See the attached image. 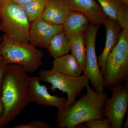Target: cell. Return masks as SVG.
<instances>
[{"mask_svg":"<svg viewBox=\"0 0 128 128\" xmlns=\"http://www.w3.org/2000/svg\"><path fill=\"white\" fill-rule=\"evenodd\" d=\"M29 78L20 65L9 64L5 70L2 84L1 99L4 105L0 118V128L6 127L31 102Z\"/></svg>","mask_w":128,"mask_h":128,"instance_id":"cell-1","label":"cell"},{"mask_svg":"<svg viewBox=\"0 0 128 128\" xmlns=\"http://www.w3.org/2000/svg\"><path fill=\"white\" fill-rule=\"evenodd\" d=\"M86 92L73 104L58 110L56 126L60 128H75L80 124L92 120H103L104 110L106 94L95 90L90 85L86 87Z\"/></svg>","mask_w":128,"mask_h":128,"instance_id":"cell-2","label":"cell"},{"mask_svg":"<svg viewBox=\"0 0 128 128\" xmlns=\"http://www.w3.org/2000/svg\"><path fill=\"white\" fill-rule=\"evenodd\" d=\"M0 42V55L8 64L20 65L27 73H32L42 65L44 54L28 42L14 41L2 34Z\"/></svg>","mask_w":128,"mask_h":128,"instance_id":"cell-3","label":"cell"},{"mask_svg":"<svg viewBox=\"0 0 128 128\" xmlns=\"http://www.w3.org/2000/svg\"><path fill=\"white\" fill-rule=\"evenodd\" d=\"M30 22L20 5L11 0H0V31L14 41L29 42Z\"/></svg>","mask_w":128,"mask_h":128,"instance_id":"cell-4","label":"cell"},{"mask_svg":"<svg viewBox=\"0 0 128 128\" xmlns=\"http://www.w3.org/2000/svg\"><path fill=\"white\" fill-rule=\"evenodd\" d=\"M105 72V88L128 82V27L122 29L118 42L108 56Z\"/></svg>","mask_w":128,"mask_h":128,"instance_id":"cell-5","label":"cell"},{"mask_svg":"<svg viewBox=\"0 0 128 128\" xmlns=\"http://www.w3.org/2000/svg\"><path fill=\"white\" fill-rule=\"evenodd\" d=\"M38 76L41 81L51 84L50 89L52 91L58 89L66 93L67 98L65 107L74 103L84 88L89 84V79L84 75L71 76L58 73L52 69L41 70Z\"/></svg>","mask_w":128,"mask_h":128,"instance_id":"cell-6","label":"cell"},{"mask_svg":"<svg viewBox=\"0 0 128 128\" xmlns=\"http://www.w3.org/2000/svg\"><path fill=\"white\" fill-rule=\"evenodd\" d=\"M110 98H107L104 106L105 118L110 122L112 128H122L128 108V82L118 83L110 88Z\"/></svg>","mask_w":128,"mask_h":128,"instance_id":"cell-7","label":"cell"},{"mask_svg":"<svg viewBox=\"0 0 128 128\" xmlns=\"http://www.w3.org/2000/svg\"><path fill=\"white\" fill-rule=\"evenodd\" d=\"M100 26L90 23L84 33L86 60L83 73L89 79L94 90L102 92H104L105 89L104 79L98 67L96 49V36Z\"/></svg>","mask_w":128,"mask_h":128,"instance_id":"cell-8","label":"cell"},{"mask_svg":"<svg viewBox=\"0 0 128 128\" xmlns=\"http://www.w3.org/2000/svg\"><path fill=\"white\" fill-rule=\"evenodd\" d=\"M40 81L39 76L29 78L28 92L31 102L44 106L55 107L59 111L62 110L66 105V98L51 95L45 85L41 84Z\"/></svg>","mask_w":128,"mask_h":128,"instance_id":"cell-9","label":"cell"},{"mask_svg":"<svg viewBox=\"0 0 128 128\" xmlns=\"http://www.w3.org/2000/svg\"><path fill=\"white\" fill-rule=\"evenodd\" d=\"M62 31V25L50 24L41 18L33 22L30 25L29 42L35 47L47 48L53 37Z\"/></svg>","mask_w":128,"mask_h":128,"instance_id":"cell-10","label":"cell"},{"mask_svg":"<svg viewBox=\"0 0 128 128\" xmlns=\"http://www.w3.org/2000/svg\"><path fill=\"white\" fill-rule=\"evenodd\" d=\"M72 11L82 12L89 18L90 23L96 25L104 24L108 18L96 0H64Z\"/></svg>","mask_w":128,"mask_h":128,"instance_id":"cell-11","label":"cell"},{"mask_svg":"<svg viewBox=\"0 0 128 128\" xmlns=\"http://www.w3.org/2000/svg\"><path fill=\"white\" fill-rule=\"evenodd\" d=\"M104 25H105L106 31L105 46L102 52L98 58L97 60L98 67L104 79L105 64L107 58L118 42L122 28L116 21L110 18H108Z\"/></svg>","mask_w":128,"mask_h":128,"instance_id":"cell-12","label":"cell"},{"mask_svg":"<svg viewBox=\"0 0 128 128\" xmlns=\"http://www.w3.org/2000/svg\"><path fill=\"white\" fill-rule=\"evenodd\" d=\"M72 11L64 0H48L41 18L50 24L62 25Z\"/></svg>","mask_w":128,"mask_h":128,"instance_id":"cell-13","label":"cell"},{"mask_svg":"<svg viewBox=\"0 0 128 128\" xmlns=\"http://www.w3.org/2000/svg\"><path fill=\"white\" fill-rule=\"evenodd\" d=\"M108 18L116 21L122 29L128 27L127 5L121 0H96Z\"/></svg>","mask_w":128,"mask_h":128,"instance_id":"cell-14","label":"cell"},{"mask_svg":"<svg viewBox=\"0 0 128 128\" xmlns=\"http://www.w3.org/2000/svg\"><path fill=\"white\" fill-rule=\"evenodd\" d=\"M53 64L52 70L66 75L79 76L83 73L77 60L71 54H68L55 58Z\"/></svg>","mask_w":128,"mask_h":128,"instance_id":"cell-15","label":"cell"},{"mask_svg":"<svg viewBox=\"0 0 128 128\" xmlns=\"http://www.w3.org/2000/svg\"><path fill=\"white\" fill-rule=\"evenodd\" d=\"M86 14L76 11H72L63 25V31L67 34L74 32L85 33L90 24Z\"/></svg>","mask_w":128,"mask_h":128,"instance_id":"cell-16","label":"cell"},{"mask_svg":"<svg viewBox=\"0 0 128 128\" xmlns=\"http://www.w3.org/2000/svg\"><path fill=\"white\" fill-rule=\"evenodd\" d=\"M67 34L70 39L71 54L75 58L83 72L86 60L85 34L74 32Z\"/></svg>","mask_w":128,"mask_h":128,"instance_id":"cell-17","label":"cell"},{"mask_svg":"<svg viewBox=\"0 0 128 128\" xmlns=\"http://www.w3.org/2000/svg\"><path fill=\"white\" fill-rule=\"evenodd\" d=\"M70 48L68 34L62 31L53 37L47 48L50 56L55 58L68 54Z\"/></svg>","mask_w":128,"mask_h":128,"instance_id":"cell-18","label":"cell"},{"mask_svg":"<svg viewBox=\"0 0 128 128\" xmlns=\"http://www.w3.org/2000/svg\"><path fill=\"white\" fill-rule=\"evenodd\" d=\"M48 0H33L31 2L20 5L23 8L30 22L41 18Z\"/></svg>","mask_w":128,"mask_h":128,"instance_id":"cell-19","label":"cell"},{"mask_svg":"<svg viewBox=\"0 0 128 128\" xmlns=\"http://www.w3.org/2000/svg\"><path fill=\"white\" fill-rule=\"evenodd\" d=\"M84 124L89 128H112L110 122L105 118L103 120H89L84 122Z\"/></svg>","mask_w":128,"mask_h":128,"instance_id":"cell-20","label":"cell"},{"mask_svg":"<svg viewBox=\"0 0 128 128\" xmlns=\"http://www.w3.org/2000/svg\"><path fill=\"white\" fill-rule=\"evenodd\" d=\"M51 127L46 122L40 120H34L27 124H19L12 128H51Z\"/></svg>","mask_w":128,"mask_h":128,"instance_id":"cell-21","label":"cell"},{"mask_svg":"<svg viewBox=\"0 0 128 128\" xmlns=\"http://www.w3.org/2000/svg\"><path fill=\"white\" fill-rule=\"evenodd\" d=\"M9 64H8L4 60H0V98L1 96L2 84V78L6 69Z\"/></svg>","mask_w":128,"mask_h":128,"instance_id":"cell-22","label":"cell"},{"mask_svg":"<svg viewBox=\"0 0 128 128\" xmlns=\"http://www.w3.org/2000/svg\"><path fill=\"white\" fill-rule=\"evenodd\" d=\"M16 4L19 5H22L28 4L33 0H11Z\"/></svg>","mask_w":128,"mask_h":128,"instance_id":"cell-23","label":"cell"},{"mask_svg":"<svg viewBox=\"0 0 128 128\" xmlns=\"http://www.w3.org/2000/svg\"><path fill=\"white\" fill-rule=\"evenodd\" d=\"M3 110H4V105L0 98V118L1 117L3 113Z\"/></svg>","mask_w":128,"mask_h":128,"instance_id":"cell-24","label":"cell"},{"mask_svg":"<svg viewBox=\"0 0 128 128\" xmlns=\"http://www.w3.org/2000/svg\"><path fill=\"white\" fill-rule=\"evenodd\" d=\"M124 128H128V116H127V119L126 121L124 122V123L123 124Z\"/></svg>","mask_w":128,"mask_h":128,"instance_id":"cell-25","label":"cell"},{"mask_svg":"<svg viewBox=\"0 0 128 128\" xmlns=\"http://www.w3.org/2000/svg\"><path fill=\"white\" fill-rule=\"evenodd\" d=\"M122 2H123L124 4H125L127 6L128 5V0H121Z\"/></svg>","mask_w":128,"mask_h":128,"instance_id":"cell-26","label":"cell"},{"mask_svg":"<svg viewBox=\"0 0 128 128\" xmlns=\"http://www.w3.org/2000/svg\"><path fill=\"white\" fill-rule=\"evenodd\" d=\"M3 60V57H2L0 55V60Z\"/></svg>","mask_w":128,"mask_h":128,"instance_id":"cell-27","label":"cell"},{"mask_svg":"<svg viewBox=\"0 0 128 128\" xmlns=\"http://www.w3.org/2000/svg\"><path fill=\"white\" fill-rule=\"evenodd\" d=\"M2 39V37H1L0 36V41H1Z\"/></svg>","mask_w":128,"mask_h":128,"instance_id":"cell-28","label":"cell"}]
</instances>
